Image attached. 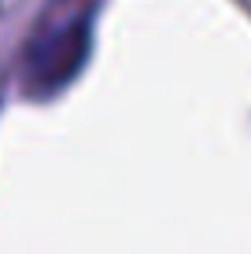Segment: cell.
<instances>
[{
  "label": "cell",
  "mask_w": 251,
  "mask_h": 254,
  "mask_svg": "<svg viewBox=\"0 0 251 254\" xmlns=\"http://www.w3.org/2000/svg\"><path fill=\"white\" fill-rule=\"evenodd\" d=\"M85 56H89V22H67L41 33L26 52V89L33 96L63 89L85 63Z\"/></svg>",
  "instance_id": "6da1fadb"
}]
</instances>
